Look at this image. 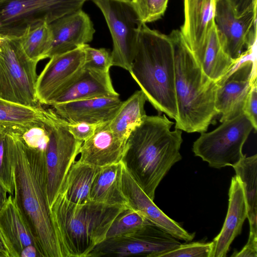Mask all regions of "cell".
<instances>
[{"label":"cell","instance_id":"obj_15","mask_svg":"<svg viewBox=\"0 0 257 257\" xmlns=\"http://www.w3.org/2000/svg\"><path fill=\"white\" fill-rule=\"evenodd\" d=\"M215 3V0H184V19L180 31L198 63L214 25Z\"/></svg>","mask_w":257,"mask_h":257},{"label":"cell","instance_id":"obj_3","mask_svg":"<svg viewBox=\"0 0 257 257\" xmlns=\"http://www.w3.org/2000/svg\"><path fill=\"white\" fill-rule=\"evenodd\" d=\"M129 72L153 106L177 121L174 50L169 36L143 23Z\"/></svg>","mask_w":257,"mask_h":257},{"label":"cell","instance_id":"obj_42","mask_svg":"<svg viewBox=\"0 0 257 257\" xmlns=\"http://www.w3.org/2000/svg\"><path fill=\"white\" fill-rule=\"evenodd\" d=\"M216 1H217V0H215Z\"/></svg>","mask_w":257,"mask_h":257},{"label":"cell","instance_id":"obj_1","mask_svg":"<svg viewBox=\"0 0 257 257\" xmlns=\"http://www.w3.org/2000/svg\"><path fill=\"white\" fill-rule=\"evenodd\" d=\"M173 124L165 115H147L126 141L121 162L152 200L162 180L182 159V131H171Z\"/></svg>","mask_w":257,"mask_h":257},{"label":"cell","instance_id":"obj_4","mask_svg":"<svg viewBox=\"0 0 257 257\" xmlns=\"http://www.w3.org/2000/svg\"><path fill=\"white\" fill-rule=\"evenodd\" d=\"M173 47L175 93L178 118L175 128L205 132L218 114L215 108L216 82L202 71L180 31L169 35Z\"/></svg>","mask_w":257,"mask_h":257},{"label":"cell","instance_id":"obj_2","mask_svg":"<svg viewBox=\"0 0 257 257\" xmlns=\"http://www.w3.org/2000/svg\"><path fill=\"white\" fill-rule=\"evenodd\" d=\"M10 134L15 165L14 195L43 257H63L48 201L46 151L30 148L24 144L21 135Z\"/></svg>","mask_w":257,"mask_h":257},{"label":"cell","instance_id":"obj_35","mask_svg":"<svg viewBox=\"0 0 257 257\" xmlns=\"http://www.w3.org/2000/svg\"><path fill=\"white\" fill-rule=\"evenodd\" d=\"M67 124L70 133L76 139L82 142L90 138L100 124L84 122H67Z\"/></svg>","mask_w":257,"mask_h":257},{"label":"cell","instance_id":"obj_9","mask_svg":"<svg viewBox=\"0 0 257 257\" xmlns=\"http://www.w3.org/2000/svg\"><path fill=\"white\" fill-rule=\"evenodd\" d=\"M103 15L113 43L112 66L130 71L142 24L133 0H91Z\"/></svg>","mask_w":257,"mask_h":257},{"label":"cell","instance_id":"obj_19","mask_svg":"<svg viewBox=\"0 0 257 257\" xmlns=\"http://www.w3.org/2000/svg\"><path fill=\"white\" fill-rule=\"evenodd\" d=\"M228 206L222 229L214 238L210 257H225L234 238L241 233L247 218V209L242 184L235 175L231 180Z\"/></svg>","mask_w":257,"mask_h":257},{"label":"cell","instance_id":"obj_31","mask_svg":"<svg viewBox=\"0 0 257 257\" xmlns=\"http://www.w3.org/2000/svg\"><path fill=\"white\" fill-rule=\"evenodd\" d=\"M142 22L146 24L160 19L164 14L169 0H133Z\"/></svg>","mask_w":257,"mask_h":257},{"label":"cell","instance_id":"obj_32","mask_svg":"<svg viewBox=\"0 0 257 257\" xmlns=\"http://www.w3.org/2000/svg\"><path fill=\"white\" fill-rule=\"evenodd\" d=\"M212 242L181 243L175 248L161 253L159 257H210Z\"/></svg>","mask_w":257,"mask_h":257},{"label":"cell","instance_id":"obj_30","mask_svg":"<svg viewBox=\"0 0 257 257\" xmlns=\"http://www.w3.org/2000/svg\"><path fill=\"white\" fill-rule=\"evenodd\" d=\"M150 223L141 213L127 207L115 218L105 239L132 233Z\"/></svg>","mask_w":257,"mask_h":257},{"label":"cell","instance_id":"obj_38","mask_svg":"<svg viewBox=\"0 0 257 257\" xmlns=\"http://www.w3.org/2000/svg\"><path fill=\"white\" fill-rule=\"evenodd\" d=\"M0 250L6 257H17L16 253L4 230L0 225Z\"/></svg>","mask_w":257,"mask_h":257},{"label":"cell","instance_id":"obj_39","mask_svg":"<svg viewBox=\"0 0 257 257\" xmlns=\"http://www.w3.org/2000/svg\"><path fill=\"white\" fill-rule=\"evenodd\" d=\"M9 195L7 191L0 185V210L8 198Z\"/></svg>","mask_w":257,"mask_h":257},{"label":"cell","instance_id":"obj_20","mask_svg":"<svg viewBox=\"0 0 257 257\" xmlns=\"http://www.w3.org/2000/svg\"><path fill=\"white\" fill-rule=\"evenodd\" d=\"M108 122L100 124L94 134L82 143L79 162L97 167L121 162L126 142L114 134Z\"/></svg>","mask_w":257,"mask_h":257},{"label":"cell","instance_id":"obj_11","mask_svg":"<svg viewBox=\"0 0 257 257\" xmlns=\"http://www.w3.org/2000/svg\"><path fill=\"white\" fill-rule=\"evenodd\" d=\"M214 24L225 53L238 62L253 52L256 41V11L238 13L228 0L215 3Z\"/></svg>","mask_w":257,"mask_h":257},{"label":"cell","instance_id":"obj_41","mask_svg":"<svg viewBox=\"0 0 257 257\" xmlns=\"http://www.w3.org/2000/svg\"><path fill=\"white\" fill-rule=\"evenodd\" d=\"M2 37H2V36L0 35V38H2Z\"/></svg>","mask_w":257,"mask_h":257},{"label":"cell","instance_id":"obj_34","mask_svg":"<svg viewBox=\"0 0 257 257\" xmlns=\"http://www.w3.org/2000/svg\"><path fill=\"white\" fill-rule=\"evenodd\" d=\"M243 112L251 122L253 129L257 130V81L256 74L252 79L251 86L245 98Z\"/></svg>","mask_w":257,"mask_h":257},{"label":"cell","instance_id":"obj_43","mask_svg":"<svg viewBox=\"0 0 257 257\" xmlns=\"http://www.w3.org/2000/svg\"><path fill=\"white\" fill-rule=\"evenodd\" d=\"M2 1V0H0V1Z\"/></svg>","mask_w":257,"mask_h":257},{"label":"cell","instance_id":"obj_24","mask_svg":"<svg viewBox=\"0 0 257 257\" xmlns=\"http://www.w3.org/2000/svg\"><path fill=\"white\" fill-rule=\"evenodd\" d=\"M41 105L32 107L0 98V128L4 133L22 135L45 118L46 108Z\"/></svg>","mask_w":257,"mask_h":257},{"label":"cell","instance_id":"obj_18","mask_svg":"<svg viewBox=\"0 0 257 257\" xmlns=\"http://www.w3.org/2000/svg\"><path fill=\"white\" fill-rule=\"evenodd\" d=\"M0 225L17 257H43L29 222L15 196L9 195L0 210Z\"/></svg>","mask_w":257,"mask_h":257},{"label":"cell","instance_id":"obj_16","mask_svg":"<svg viewBox=\"0 0 257 257\" xmlns=\"http://www.w3.org/2000/svg\"><path fill=\"white\" fill-rule=\"evenodd\" d=\"M52 40L46 58L74 50L91 42L95 33L93 24L82 9L49 24Z\"/></svg>","mask_w":257,"mask_h":257},{"label":"cell","instance_id":"obj_37","mask_svg":"<svg viewBox=\"0 0 257 257\" xmlns=\"http://www.w3.org/2000/svg\"><path fill=\"white\" fill-rule=\"evenodd\" d=\"M239 14L256 11V0H228Z\"/></svg>","mask_w":257,"mask_h":257},{"label":"cell","instance_id":"obj_10","mask_svg":"<svg viewBox=\"0 0 257 257\" xmlns=\"http://www.w3.org/2000/svg\"><path fill=\"white\" fill-rule=\"evenodd\" d=\"M67 121L51 108L49 141L45 152L47 193L51 208L83 142L69 131Z\"/></svg>","mask_w":257,"mask_h":257},{"label":"cell","instance_id":"obj_6","mask_svg":"<svg viewBox=\"0 0 257 257\" xmlns=\"http://www.w3.org/2000/svg\"><path fill=\"white\" fill-rule=\"evenodd\" d=\"M38 63L26 54L19 37L1 38L0 98L29 106L38 105Z\"/></svg>","mask_w":257,"mask_h":257},{"label":"cell","instance_id":"obj_21","mask_svg":"<svg viewBox=\"0 0 257 257\" xmlns=\"http://www.w3.org/2000/svg\"><path fill=\"white\" fill-rule=\"evenodd\" d=\"M119 95L113 86L109 71H100L84 66L78 75L54 98L50 105Z\"/></svg>","mask_w":257,"mask_h":257},{"label":"cell","instance_id":"obj_29","mask_svg":"<svg viewBox=\"0 0 257 257\" xmlns=\"http://www.w3.org/2000/svg\"><path fill=\"white\" fill-rule=\"evenodd\" d=\"M0 185L9 195H15V165L10 133H0Z\"/></svg>","mask_w":257,"mask_h":257},{"label":"cell","instance_id":"obj_14","mask_svg":"<svg viewBox=\"0 0 257 257\" xmlns=\"http://www.w3.org/2000/svg\"><path fill=\"white\" fill-rule=\"evenodd\" d=\"M84 65L83 45L50 57L37 79L39 103L50 105L54 98L78 75Z\"/></svg>","mask_w":257,"mask_h":257},{"label":"cell","instance_id":"obj_33","mask_svg":"<svg viewBox=\"0 0 257 257\" xmlns=\"http://www.w3.org/2000/svg\"><path fill=\"white\" fill-rule=\"evenodd\" d=\"M85 53V65L87 68L106 72L112 66L111 53L103 48H94L89 45H83Z\"/></svg>","mask_w":257,"mask_h":257},{"label":"cell","instance_id":"obj_23","mask_svg":"<svg viewBox=\"0 0 257 257\" xmlns=\"http://www.w3.org/2000/svg\"><path fill=\"white\" fill-rule=\"evenodd\" d=\"M121 162L99 167L90 191V200L110 205L128 206L122 188Z\"/></svg>","mask_w":257,"mask_h":257},{"label":"cell","instance_id":"obj_12","mask_svg":"<svg viewBox=\"0 0 257 257\" xmlns=\"http://www.w3.org/2000/svg\"><path fill=\"white\" fill-rule=\"evenodd\" d=\"M181 243L177 238L151 222L132 233L104 239L88 257H159Z\"/></svg>","mask_w":257,"mask_h":257},{"label":"cell","instance_id":"obj_25","mask_svg":"<svg viewBox=\"0 0 257 257\" xmlns=\"http://www.w3.org/2000/svg\"><path fill=\"white\" fill-rule=\"evenodd\" d=\"M147 100L145 93L137 90L125 101L121 102L109 126L114 134L126 142L131 132L147 116L145 104Z\"/></svg>","mask_w":257,"mask_h":257},{"label":"cell","instance_id":"obj_5","mask_svg":"<svg viewBox=\"0 0 257 257\" xmlns=\"http://www.w3.org/2000/svg\"><path fill=\"white\" fill-rule=\"evenodd\" d=\"M127 207L91 200L76 204L59 193L50 210L63 257H88L106 238L114 220Z\"/></svg>","mask_w":257,"mask_h":257},{"label":"cell","instance_id":"obj_17","mask_svg":"<svg viewBox=\"0 0 257 257\" xmlns=\"http://www.w3.org/2000/svg\"><path fill=\"white\" fill-rule=\"evenodd\" d=\"M122 188L129 207L141 213L149 221L178 239L192 241L195 233H189L165 214L144 192L123 166Z\"/></svg>","mask_w":257,"mask_h":257},{"label":"cell","instance_id":"obj_13","mask_svg":"<svg viewBox=\"0 0 257 257\" xmlns=\"http://www.w3.org/2000/svg\"><path fill=\"white\" fill-rule=\"evenodd\" d=\"M245 57L216 82L215 108L221 114V122L243 113L245 98L256 74V57Z\"/></svg>","mask_w":257,"mask_h":257},{"label":"cell","instance_id":"obj_36","mask_svg":"<svg viewBox=\"0 0 257 257\" xmlns=\"http://www.w3.org/2000/svg\"><path fill=\"white\" fill-rule=\"evenodd\" d=\"M231 257H256L257 233H249L248 241L239 251L234 252Z\"/></svg>","mask_w":257,"mask_h":257},{"label":"cell","instance_id":"obj_7","mask_svg":"<svg viewBox=\"0 0 257 257\" xmlns=\"http://www.w3.org/2000/svg\"><path fill=\"white\" fill-rule=\"evenodd\" d=\"M253 129L250 121L242 113L223 121L211 132L201 133L193 143L192 151L212 168L233 167L244 156L242 147Z\"/></svg>","mask_w":257,"mask_h":257},{"label":"cell","instance_id":"obj_22","mask_svg":"<svg viewBox=\"0 0 257 257\" xmlns=\"http://www.w3.org/2000/svg\"><path fill=\"white\" fill-rule=\"evenodd\" d=\"M121 102L119 97H102L52 106L55 112L68 122L101 124L111 120Z\"/></svg>","mask_w":257,"mask_h":257},{"label":"cell","instance_id":"obj_8","mask_svg":"<svg viewBox=\"0 0 257 257\" xmlns=\"http://www.w3.org/2000/svg\"><path fill=\"white\" fill-rule=\"evenodd\" d=\"M88 0H2L0 1V35L19 37L29 27L49 24L82 9Z\"/></svg>","mask_w":257,"mask_h":257},{"label":"cell","instance_id":"obj_26","mask_svg":"<svg viewBox=\"0 0 257 257\" xmlns=\"http://www.w3.org/2000/svg\"><path fill=\"white\" fill-rule=\"evenodd\" d=\"M98 168L75 161L65 178L59 193L76 204L90 201L91 187Z\"/></svg>","mask_w":257,"mask_h":257},{"label":"cell","instance_id":"obj_27","mask_svg":"<svg viewBox=\"0 0 257 257\" xmlns=\"http://www.w3.org/2000/svg\"><path fill=\"white\" fill-rule=\"evenodd\" d=\"M240 181L245 199L251 233H257V155L244 156L232 167Z\"/></svg>","mask_w":257,"mask_h":257},{"label":"cell","instance_id":"obj_28","mask_svg":"<svg viewBox=\"0 0 257 257\" xmlns=\"http://www.w3.org/2000/svg\"><path fill=\"white\" fill-rule=\"evenodd\" d=\"M19 39L29 58L38 62L46 58L52 40L49 24L43 22L29 27Z\"/></svg>","mask_w":257,"mask_h":257},{"label":"cell","instance_id":"obj_40","mask_svg":"<svg viewBox=\"0 0 257 257\" xmlns=\"http://www.w3.org/2000/svg\"><path fill=\"white\" fill-rule=\"evenodd\" d=\"M3 132V131H2V130L0 128V133H1V132Z\"/></svg>","mask_w":257,"mask_h":257}]
</instances>
